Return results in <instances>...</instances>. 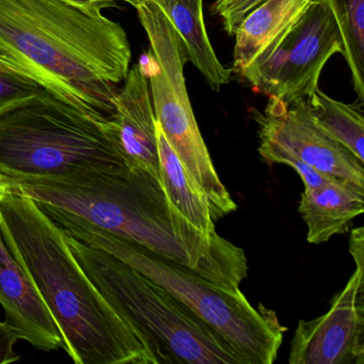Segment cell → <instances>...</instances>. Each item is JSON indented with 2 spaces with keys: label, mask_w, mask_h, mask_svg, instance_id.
I'll use <instances>...</instances> for the list:
<instances>
[{
  "label": "cell",
  "mask_w": 364,
  "mask_h": 364,
  "mask_svg": "<svg viewBox=\"0 0 364 364\" xmlns=\"http://www.w3.org/2000/svg\"><path fill=\"white\" fill-rule=\"evenodd\" d=\"M10 193L124 238L223 289L247 277L245 251L197 229L168 198L161 178L140 169L82 172L10 183Z\"/></svg>",
  "instance_id": "obj_1"
},
{
  "label": "cell",
  "mask_w": 364,
  "mask_h": 364,
  "mask_svg": "<svg viewBox=\"0 0 364 364\" xmlns=\"http://www.w3.org/2000/svg\"><path fill=\"white\" fill-rule=\"evenodd\" d=\"M0 58L99 121L114 114L132 61L123 27L67 0H0Z\"/></svg>",
  "instance_id": "obj_2"
},
{
  "label": "cell",
  "mask_w": 364,
  "mask_h": 364,
  "mask_svg": "<svg viewBox=\"0 0 364 364\" xmlns=\"http://www.w3.org/2000/svg\"><path fill=\"white\" fill-rule=\"evenodd\" d=\"M0 232L74 363L159 364L150 342L104 298L72 252L63 228L35 200L8 193L0 201Z\"/></svg>",
  "instance_id": "obj_3"
},
{
  "label": "cell",
  "mask_w": 364,
  "mask_h": 364,
  "mask_svg": "<svg viewBox=\"0 0 364 364\" xmlns=\"http://www.w3.org/2000/svg\"><path fill=\"white\" fill-rule=\"evenodd\" d=\"M53 220L88 246L118 257L146 278L157 283L213 328L245 364H272L278 358L285 328L276 314L259 306L253 308L240 289H223L189 268L112 235L88 223L39 205Z\"/></svg>",
  "instance_id": "obj_4"
},
{
  "label": "cell",
  "mask_w": 364,
  "mask_h": 364,
  "mask_svg": "<svg viewBox=\"0 0 364 364\" xmlns=\"http://www.w3.org/2000/svg\"><path fill=\"white\" fill-rule=\"evenodd\" d=\"M102 122L48 90L0 110V173L14 183L125 169Z\"/></svg>",
  "instance_id": "obj_5"
},
{
  "label": "cell",
  "mask_w": 364,
  "mask_h": 364,
  "mask_svg": "<svg viewBox=\"0 0 364 364\" xmlns=\"http://www.w3.org/2000/svg\"><path fill=\"white\" fill-rule=\"evenodd\" d=\"M67 237L87 276L110 306L150 342L159 364H245L210 326L161 285L114 255L70 234Z\"/></svg>",
  "instance_id": "obj_6"
},
{
  "label": "cell",
  "mask_w": 364,
  "mask_h": 364,
  "mask_svg": "<svg viewBox=\"0 0 364 364\" xmlns=\"http://www.w3.org/2000/svg\"><path fill=\"white\" fill-rule=\"evenodd\" d=\"M150 50L146 68L155 119L183 167L208 197L215 223L237 210L221 182L196 120L187 92L184 67L188 61L182 38L155 0L137 8Z\"/></svg>",
  "instance_id": "obj_7"
},
{
  "label": "cell",
  "mask_w": 364,
  "mask_h": 364,
  "mask_svg": "<svg viewBox=\"0 0 364 364\" xmlns=\"http://www.w3.org/2000/svg\"><path fill=\"white\" fill-rule=\"evenodd\" d=\"M342 52V36L329 5L312 0L272 52L242 76L269 100L291 105L306 101L318 89L326 63Z\"/></svg>",
  "instance_id": "obj_8"
},
{
  "label": "cell",
  "mask_w": 364,
  "mask_h": 364,
  "mask_svg": "<svg viewBox=\"0 0 364 364\" xmlns=\"http://www.w3.org/2000/svg\"><path fill=\"white\" fill-rule=\"evenodd\" d=\"M252 112L259 144L285 151L327 178L364 188V164L319 127L308 102L287 105L269 100L263 114Z\"/></svg>",
  "instance_id": "obj_9"
},
{
  "label": "cell",
  "mask_w": 364,
  "mask_h": 364,
  "mask_svg": "<svg viewBox=\"0 0 364 364\" xmlns=\"http://www.w3.org/2000/svg\"><path fill=\"white\" fill-rule=\"evenodd\" d=\"M289 363L364 364V265H355L326 314L299 321Z\"/></svg>",
  "instance_id": "obj_10"
},
{
  "label": "cell",
  "mask_w": 364,
  "mask_h": 364,
  "mask_svg": "<svg viewBox=\"0 0 364 364\" xmlns=\"http://www.w3.org/2000/svg\"><path fill=\"white\" fill-rule=\"evenodd\" d=\"M114 106V114L101 123L104 133L127 168L144 170L161 178L156 119L144 63L129 69Z\"/></svg>",
  "instance_id": "obj_11"
},
{
  "label": "cell",
  "mask_w": 364,
  "mask_h": 364,
  "mask_svg": "<svg viewBox=\"0 0 364 364\" xmlns=\"http://www.w3.org/2000/svg\"><path fill=\"white\" fill-rule=\"evenodd\" d=\"M0 304L18 340L44 351L63 349L60 331L0 232Z\"/></svg>",
  "instance_id": "obj_12"
},
{
  "label": "cell",
  "mask_w": 364,
  "mask_h": 364,
  "mask_svg": "<svg viewBox=\"0 0 364 364\" xmlns=\"http://www.w3.org/2000/svg\"><path fill=\"white\" fill-rule=\"evenodd\" d=\"M312 0H266L236 29L233 71L240 76L267 56L306 11Z\"/></svg>",
  "instance_id": "obj_13"
},
{
  "label": "cell",
  "mask_w": 364,
  "mask_h": 364,
  "mask_svg": "<svg viewBox=\"0 0 364 364\" xmlns=\"http://www.w3.org/2000/svg\"><path fill=\"white\" fill-rule=\"evenodd\" d=\"M308 227L306 240L318 245L345 234L355 217L364 210V188L344 181L329 178L301 193L299 208Z\"/></svg>",
  "instance_id": "obj_14"
},
{
  "label": "cell",
  "mask_w": 364,
  "mask_h": 364,
  "mask_svg": "<svg viewBox=\"0 0 364 364\" xmlns=\"http://www.w3.org/2000/svg\"><path fill=\"white\" fill-rule=\"evenodd\" d=\"M184 42L188 61L210 88L219 92L232 80L231 70L219 61L204 24L202 0H155Z\"/></svg>",
  "instance_id": "obj_15"
},
{
  "label": "cell",
  "mask_w": 364,
  "mask_h": 364,
  "mask_svg": "<svg viewBox=\"0 0 364 364\" xmlns=\"http://www.w3.org/2000/svg\"><path fill=\"white\" fill-rule=\"evenodd\" d=\"M156 137L161 178L168 198L197 229L215 235L216 223L213 219L208 197L183 167L157 122Z\"/></svg>",
  "instance_id": "obj_16"
},
{
  "label": "cell",
  "mask_w": 364,
  "mask_h": 364,
  "mask_svg": "<svg viewBox=\"0 0 364 364\" xmlns=\"http://www.w3.org/2000/svg\"><path fill=\"white\" fill-rule=\"evenodd\" d=\"M306 102L319 127L364 164L363 103L345 104L319 89Z\"/></svg>",
  "instance_id": "obj_17"
},
{
  "label": "cell",
  "mask_w": 364,
  "mask_h": 364,
  "mask_svg": "<svg viewBox=\"0 0 364 364\" xmlns=\"http://www.w3.org/2000/svg\"><path fill=\"white\" fill-rule=\"evenodd\" d=\"M343 40L342 55L360 103H364V0H326Z\"/></svg>",
  "instance_id": "obj_18"
},
{
  "label": "cell",
  "mask_w": 364,
  "mask_h": 364,
  "mask_svg": "<svg viewBox=\"0 0 364 364\" xmlns=\"http://www.w3.org/2000/svg\"><path fill=\"white\" fill-rule=\"evenodd\" d=\"M46 89L31 78L14 71L0 58V110L40 95Z\"/></svg>",
  "instance_id": "obj_19"
},
{
  "label": "cell",
  "mask_w": 364,
  "mask_h": 364,
  "mask_svg": "<svg viewBox=\"0 0 364 364\" xmlns=\"http://www.w3.org/2000/svg\"><path fill=\"white\" fill-rule=\"evenodd\" d=\"M259 154L261 155L263 161L267 164H272H272H283V165H287L289 167L293 168L299 174L306 188H313V187L319 186V185L325 183L326 181L331 178L323 176L316 170L311 168L310 166L302 163L297 157L293 156V155L285 152V151L280 150V149L259 144Z\"/></svg>",
  "instance_id": "obj_20"
},
{
  "label": "cell",
  "mask_w": 364,
  "mask_h": 364,
  "mask_svg": "<svg viewBox=\"0 0 364 364\" xmlns=\"http://www.w3.org/2000/svg\"><path fill=\"white\" fill-rule=\"evenodd\" d=\"M264 1L266 0H216L213 4L212 12L220 18L228 36L233 37L245 16Z\"/></svg>",
  "instance_id": "obj_21"
},
{
  "label": "cell",
  "mask_w": 364,
  "mask_h": 364,
  "mask_svg": "<svg viewBox=\"0 0 364 364\" xmlns=\"http://www.w3.org/2000/svg\"><path fill=\"white\" fill-rule=\"evenodd\" d=\"M18 340L14 328L6 321H0V364L14 363L20 360V355L14 351Z\"/></svg>",
  "instance_id": "obj_22"
},
{
  "label": "cell",
  "mask_w": 364,
  "mask_h": 364,
  "mask_svg": "<svg viewBox=\"0 0 364 364\" xmlns=\"http://www.w3.org/2000/svg\"><path fill=\"white\" fill-rule=\"evenodd\" d=\"M349 252L355 265H364V229L363 227L353 230L349 240Z\"/></svg>",
  "instance_id": "obj_23"
},
{
  "label": "cell",
  "mask_w": 364,
  "mask_h": 364,
  "mask_svg": "<svg viewBox=\"0 0 364 364\" xmlns=\"http://www.w3.org/2000/svg\"><path fill=\"white\" fill-rule=\"evenodd\" d=\"M69 3L80 6L91 12H102L107 8L116 7L120 0H67Z\"/></svg>",
  "instance_id": "obj_24"
},
{
  "label": "cell",
  "mask_w": 364,
  "mask_h": 364,
  "mask_svg": "<svg viewBox=\"0 0 364 364\" xmlns=\"http://www.w3.org/2000/svg\"><path fill=\"white\" fill-rule=\"evenodd\" d=\"M10 181L8 180L6 176H4L3 174L0 173V201L10 193Z\"/></svg>",
  "instance_id": "obj_25"
},
{
  "label": "cell",
  "mask_w": 364,
  "mask_h": 364,
  "mask_svg": "<svg viewBox=\"0 0 364 364\" xmlns=\"http://www.w3.org/2000/svg\"><path fill=\"white\" fill-rule=\"evenodd\" d=\"M120 1H125V3L129 4V5L133 6V7L137 8L138 6L144 4L146 0H120Z\"/></svg>",
  "instance_id": "obj_26"
}]
</instances>
